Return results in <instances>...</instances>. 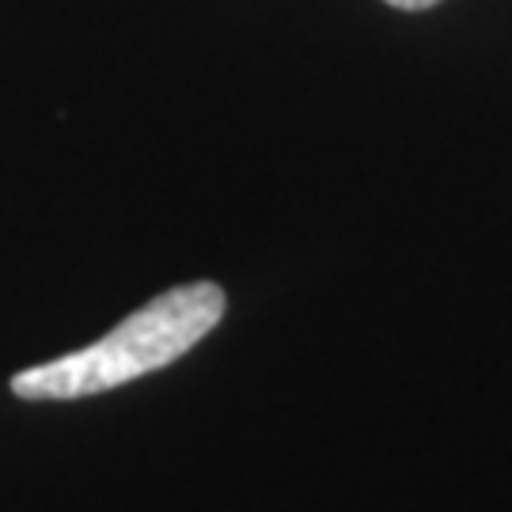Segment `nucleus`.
<instances>
[{
    "label": "nucleus",
    "instance_id": "1",
    "mask_svg": "<svg viewBox=\"0 0 512 512\" xmlns=\"http://www.w3.org/2000/svg\"><path fill=\"white\" fill-rule=\"evenodd\" d=\"M224 311L228 296L213 281L167 289L122 319L95 346L19 372L12 391L27 403H69L133 384L186 357L224 319Z\"/></svg>",
    "mask_w": 512,
    "mask_h": 512
},
{
    "label": "nucleus",
    "instance_id": "2",
    "mask_svg": "<svg viewBox=\"0 0 512 512\" xmlns=\"http://www.w3.org/2000/svg\"><path fill=\"white\" fill-rule=\"evenodd\" d=\"M391 8H403V12H425V8H433L440 0H384Z\"/></svg>",
    "mask_w": 512,
    "mask_h": 512
}]
</instances>
